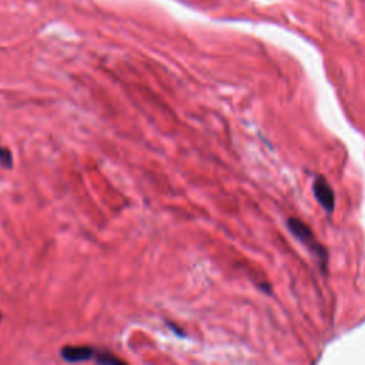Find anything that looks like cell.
Listing matches in <instances>:
<instances>
[{
  "instance_id": "obj_1",
  "label": "cell",
  "mask_w": 365,
  "mask_h": 365,
  "mask_svg": "<svg viewBox=\"0 0 365 365\" xmlns=\"http://www.w3.org/2000/svg\"><path fill=\"white\" fill-rule=\"evenodd\" d=\"M287 228L301 244H304L317 257V260L319 261V264H321L323 270L326 271V265L328 263V251L321 243L315 239L311 228L304 221H301L300 218H296V217H290L287 220Z\"/></svg>"
},
{
  "instance_id": "obj_2",
  "label": "cell",
  "mask_w": 365,
  "mask_h": 365,
  "mask_svg": "<svg viewBox=\"0 0 365 365\" xmlns=\"http://www.w3.org/2000/svg\"><path fill=\"white\" fill-rule=\"evenodd\" d=\"M312 193L319 206H321L328 214H333L336 207V194L324 175H315L312 182Z\"/></svg>"
},
{
  "instance_id": "obj_3",
  "label": "cell",
  "mask_w": 365,
  "mask_h": 365,
  "mask_svg": "<svg viewBox=\"0 0 365 365\" xmlns=\"http://www.w3.org/2000/svg\"><path fill=\"white\" fill-rule=\"evenodd\" d=\"M60 355L67 362H83L88 359H96L99 350L90 345H66L62 348Z\"/></svg>"
},
{
  "instance_id": "obj_4",
  "label": "cell",
  "mask_w": 365,
  "mask_h": 365,
  "mask_svg": "<svg viewBox=\"0 0 365 365\" xmlns=\"http://www.w3.org/2000/svg\"><path fill=\"white\" fill-rule=\"evenodd\" d=\"M0 164H2L5 168L13 167V156L8 147L0 146Z\"/></svg>"
},
{
  "instance_id": "obj_5",
  "label": "cell",
  "mask_w": 365,
  "mask_h": 365,
  "mask_svg": "<svg viewBox=\"0 0 365 365\" xmlns=\"http://www.w3.org/2000/svg\"><path fill=\"white\" fill-rule=\"evenodd\" d=\"M0 321H2V312H0Z\"/></svg>"
}]
</instances>
